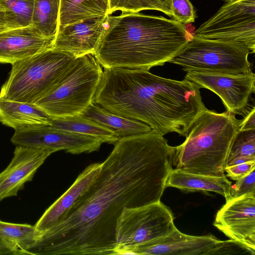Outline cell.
<instances>
[{
  "instance_id": "cell-1",
  "label": "cell",
  "mask_w": 255,
  "mask_h": 255,
  "mask_svg": "<svg viewBox=\"0 0 255 255\" xmlns=\"http://www.w3.org/2000/svg\"><path fill=\"white\" fill-rule=\"evenodd\" d=\"M174 147L153 130L120 138L101 169L56 226L36 237L28 255H115L125 208L160 201Z\"/></svg>"
},
{
  "instance_id": "cell-2",
  "label": "cell",
  "mask_w": 255,
  "mask_h": 255,
  "mask_svg": "<svg viewBox=\"0 0 255 255\" xmlns=\"http://www.w3.org/2000/svg\"><path fill=\"white\" fill-rule=\"evenodd\" d=\"M113 101L119 115L144 123L163 136L175 132L185 137L206 109L194 83L161 77L145 69H126L115 84Z\"/></svg>"
},
{
  "instance_id": "cell-3",
  "label": "cell",
  "mask_w": 255,
  "mask_h": 255,
  "mask_svg": "<svg viewBox=\"0 0 255 255\" xmlns=\"http://www.w3.org/2000/svg\"><path fill=\"white\" fill-rule=\"evenodd\" d=\"M191 40L184 24L139 12L108 15L94 56L104 68L145 69L164 65Z\"/></svg>"
},
{
  "instance_id": "cell-4",
  "label": "cell",
  "mask_w": 255,
  "mask_h": 255,
  "mask_svg": "<svg viewBox=\"0 0 255 255\" xmlns=\"http://www.w3.org/2000/svg\"><path fill=\"white\" fill-rule=\"evenodd\" d=\"M240 122L227 111L218 113L206 109L193 122L185 140L174 146L172 165L190 173L226 176L230 149Z\"/></svg>"
},
{
  "instance_id": "cell-5",
  "label": "cell",
  "mask_w": 255,
  "mask_h": 255,
  "mask_svg": "<svg viewBox=\"0 0 255 255\" xmlns=\"http://www.w3.org/2000/svg\"><path fill=\"white\" fill-rule=\"evenodd\" d=\"M76 57L51 48L12 65L0 98L34 104L62 81Z\"/></svg>"
},
{
  "instance_id": "cell-6",
  "label": "cell",
  "mask_w": 255,
  "mask_h": 255,
  "mask_svg": "<svg viewBox=\"0 0 255 255\" xmlns=\"http://www.w3.org/2000/svg\"><path fill=\"white\" fill-rule=\"evenodd\" d=\"M103 71L93 55L78 57L62 81L34 104L53 119L80 115L93 103Z\"/></svg>"
},
{
  "instance_id": "cell-7",
  "label": "cell",
  "mask_w": 255,
  "mask_h": 255,
  "mask_svg": "<svg viewBox=\"0 0 255 255\" xmlns=\"http://www.w3.org/2000/svg\"><path fill=\"white\" fill-rule=\"evenodd\" d=\"M250 53L248 47L241 42L193 36L169 62L181 66L187 72L244 74L252 71Z\"/></svg>"
},
{
  "instance_id": "cell-8",
  "label": "cell",
  "mask_w": 255,
  "mask_h": 255,
  "mask_svg": "<svg viewBox=\"0 0 255 255\" xmlns=\"http://www.w3.org/2000/svg\"><path fill=\"white\" fill-rule=\"evenodd\" d=\"M175 228L172 212L160 201L125 208L117 221L115 255L127 254L130 248L166 236Z\"/></svg>"
},
{
  "instance_id": "cell-9",
  "label": "cell",
  "mask_w": 255,
  "mask_h": 255,
  "mask_svg": "<svg viewBox=\"0 0 255 255\" xmlns=\"http://www.w3.org/2000/svg\"><path fill=\"white\" fill-rule=\"evenodd\" d=\"M223 5L194 37L242 43L255 52V0H222Z\"/></svg>"
},
{
  "instance_id": "cell-10",
  "label": "cell",
  "mask_w": 255,
  "mask_h": 255,
  "mask_svg": "<svg viewBox=\"0 0 255 255\" xmlns=\"http://www.w3.org/2000/svg\"><path fill=\"white\" fill-rule=\"evenodd\" d=\"M185 78L200 89L206 88L215 93L221 98L226 111L234 115L244 111L255 90V75L252 71L238 74L189 71Z\"/></svg>"
},
{
  "instance_id": "cell-11",
  "label": "cell",
  "mask_w": 255,
  "mask_h": 255,
  "mask_svg": "<svg viewBox=\"0 0 255 255\" xmlns=\"http://www.w3.org/2000/svg\"><path fill=\"white\" fill-rule=\"evenodd\" d=\"M15 145L44 148L53 152L63 150L74 154L98 151L103 141L96 137L49 126L24 130H15L10 139Z\"/></svg>"
},
{
  "instance_id": "cell-12",
  "label": "cell",
  "mask_w": 255,
  "mask_h": 255,
  "mask_svg": "<svg viewBox=\"0 0 255 255\" xmlns=\"http://www.w3.org/2000/svg\"><path fill=\"white\" fill-rule=\"evenodd\" d=\"M213 225L230 239L255 249V194L226 200L217 212Z\"/></svg>"
},
{
  "instance_id": "cell-13",
  "label": "cell",
  "mask_w": 255,
  "mask_h": 255,
  "mask_svg": "<svg viewBox=\"0 0 255 255\" xmlns=\"http://www.w3.org/2000/svg\"><path fill=\"white\" fill-rule=\"evenodd\" d=\"M52 153L47 149L16 146L11 161L0 172V201L16 196Z\"/></svg>"
},
{
  "instance_id": "cell-14",
  "label": "cell",
  "mask_w": 255,
  "mask_h": 255,
  "mask_svg": "<svg viewBox=\"0 0 255 255\" xmlns=\"http://www.w3.org/2000/svg\"><path fill=\"white\" fill-rule=\"evenodd\" d=\"M107 16L94 17L58 27L52 48L76 58L94 56Z\"/></svg>"
},
{
  "instance_id": "cell-15",
  "label": "cell",
  "mask_w": 255,
  "mask_h": 255,
  "mask_svg": "<svg viewBox=\"0 0 255 255\" xmlns=\"http://www.w3.org/2000/svg\"><path fill=\"white\" fill-rule=\"evenodd\" d=\"M218 240L212 235H186L176 228L166 236L130 248L127 254L206 255Z\"/></svg>"
},
{
  "instance_id": "cell-16",
  "label": "cell",
  "mask_w": 255,
  "mask_h": 255,
  "mask_svg": "<svg viewBox=\"0 0 255 255\" xmlns=\"http://www.w3.org/2000/svg\"><path fill=\"white\" fill-rule=\"evenodd\" d=\"M55 37L43 35L32 25L0 32V63L11 65L52 48Z\"/></svg>"
},
{
  "instance_id": "cell-17",
  "label": "cell",
  "mask_w": 255,
  "mask_h": 255,
  "mask_svg": "<svg viewBox=\"0 0 255 255\" xmlns=\"http://www.w3.org/2000/svg\"><path fill=\"white\" fill-rule=\"evenodd\" d=\"M102 163H92L78 176L70 187L44 212L34 225L36 237L57 225L99 173Z\"/></svg>"
},
{
  "instance_id": "cell-18",
  "label": "cell",
  "mask_w": 255,
  "mask_h": 255,
  "mask_svg": "<svg viewBox=\"0 0 255 255\" xmlns=\"http://www.w3.org/2000/svg\"><path fill=\"white\" fill-rule=\"evenodd\" d=\"M53 118L34 104L0 98V122L15 130L50 126Z\"/></svg>"
},
{
  "instance_id": "cell-19",
  "label": "cell",
  "mask_w": 255,
  "mask_h": 255,
  "mask_svg": "<svg viewBox=\"0 0 255 255\" xmlns=\"http://www.w3.org/2000/svg\"><path fill=\"white\" fill-rule=\"evenodd\" d=\"M232 182L226 176H212L172 169L170 173L166 187L176 188L189 191H210L223 196L226 200L232 198Z\"/></svg>"
},
{
  "instance_id": "cell-20",
  "label": "cell",
  "mask_w": 255,
  "mask_h": 255,
  "mask_svg": "<svg viewBox=\"0 0 255 255\" xmlns=\"http://www.w3.org/2000/svg\"><path fill=\"white\" fill-rule=\"evenodd\" d=\"M80 115L110 129L119 139L152 130L151 128L144 123L112 113L94 103L91 104Z\"/></svg>"
},
{
  "instance_id": "cell-21",
  "label": "cell",
  "mask_w": 255,
  "mask_h": 255,
  "mask_svg": "<svg viewBox=\"0 0 255 255\" xmlns=\"http://www.w3.org/2000/svg\"><path fill=\"white\" fill-rule=\"evenodd\" d=\"M109 9V0H60L58 27L94 17L107 16Z\"/></svg>"
},
{
  "instance_id": "cell-22",
  "label": "cell",
  "mask_w": 255,
  "mask_h": 255,
  "mask_svg": "<svg viewBox=\"0 0 255 255\" xmlns=\"http://www.w3.org/2000/svg\"><path fill=\"white\" fill-rule=\"evenodd\" d=\"M49 127L80 134L93 136L103 142L115 144L119 139L116 134L107 128L81 115L53 119Z\"/></svg>"
},
{
  "instance_id": "cell-23",
  "label": "cell",
  "mask_w": 255,
  "mask_h": 255,
  "mask_svg": "<svg viewBox=\"0 0 255 255\" xmlns=\"http://www.w3.org/2000/svg\"><path fill=\"white\" fill-rule=\"evenodd\" d=\"M0 239L13 255H26V251L36 239L34 226L0 219Z\"/></svg>"
},
{
  "instance_id": "cell-24",
  "label": "cell",
  "mask_w": 255,
  "mask_h": 255,
  "mask_svg": "<svg viewBox=\"0 0 255 255\" xmlns=\"http://www.w3.org/2000/svg\"><path fill=\"white\" fill-rule=\"evenodd\" d=\"M60 0H34L32 25L47 37H55Z\"/></svg>"
},
{
  "instance_id": "cell-25",
  "label": "cell",
  "mask_w": 255,
  "mask_h": 255,
  "mask_svg": "<svg viewBox=\"0 0 255 255\" xmlns=\"http://www.w3.org/2000/svg\"><path fill=\"white\" fill-rule=\"evenodd\" d=\"M5 10L7 29L32 25L34 0H1Z\"/></svg>"
},
{
  "instance_id": "cell-26",
  "label": "cell",
  "mask_w": 255,
  "mask_h": 255,
  "mask_svg": "<svg viewBox=\"0 0 255 255\" xmlns=\"http://www.w3.org/2000/svg\"><path fill=\"white\" fill-rule=\"evenodd\" d=\"M109 15L117 10L123 13L138 12L143 10H155L169 17L172 16L171 0H109Z\"/></svg>"
},
{
  "instance_id": "cell-27",
  "label": "cell",
  "mask_w": 255,
  "mask_h": 255,
  "mask_svg": "<svg viewBox=\"0 0 255 255\" xmlns=\"http://www.w3.org/2000/svg\"><path fill=\"white\" fill-rule=\"evenodd\" d=\"M238 157L255 159V129L240 130L233 140L228 163Z\"/></svg>"
},
{
  "instance_id": "cell-28",
  "label": "cell",
  "mask_w": 255,
  "mask_h": 255,
  "mask_svg": "<svg viewBox=\"0 0 255 255\" xmlns=\"http://www.w3.org/2000/svg\"><path fill=\"white\" fill-rule=\"evenodd\" d=\"M247 254L255 255V249L235 240L227 241L219 240L215 246L206 255Z\"/></svg>"
},
{
  "instance_id": "cell-29",
  "label": "cell",
  "mask_w": 255,
  "mask_h": 255,
  "mask_svg": "<svg viewBox=\"0 0 255 255\" xmlns=\"http://www.w3.org/2000/svg\"><path fill=\"white\" fill-rule=\"evenodd\" d=\"M171 9L173 19L182 24L194 22L196 11L189 0H171Z\"/></svg>"
},
{
  "instance_id": "cell-30",
  "label": "cell",
  "mask_w": 255,
  "mask_h": 255,
  "mask_svg": "<svg viewBox=\"0 0 255 255\" xmlns=\"http://www.w3.org/2000/svg\"><path fill=\"white\" fill-rule=\"evenodd\" d=\"M255 194V169L242 179L236 181L231 189V196L238 197L246 194Z\"/></svg>"
},
{
  "instance_id": "cell-31",
  "label": "cell",
  "mask_w": 255,
  "mask_h": 255,
  "mask_svg": "<svg viewBox=\"0 0 255 255\" xmlns=\"http://www.w3.org/2000/svg\"><path fill=\"white\" fill-rule=\"evenodd\" d=\"M255 169V160L227 166L225 169L227 176L235 181L239 180Z\"/></svg>"
},
{
  "instance_id": "cell-32",
  "label": "cell",
  "mask_w": 255,
  "mask_h": 255,
  "mask_svg": "<svg viewBox=\"0 0 255 255\" xmlns=\"http://www.w3.org/2000/svg\"><path fill=\"white\" fill-rule=\"evenodd\" d=\"M255 129V107L247 114L244 120L241 121L240 130Z\"/></svg>"
},
{
  "instance_id": "cell-33",
  "label": "cell",
  "mask_w": 255,
  "mask_h": 255,
  "mask_svg": "<svg viewBox=\"0 0 255 255\" xmlns=\"http://www.w3.org/2000/svg\"><path fill=\"white\" fill-rule=\"evenodd\" d=\"M8 29L5 21V10L2 2L0 0V32Z\"/></svg>"
},
{
  "instance_id": "cell-34",
  "label": "cell",
  "mask_w": 255,
  "mask_h": 255,
  "mask_svg": "<svg viewBox=\"0 0 255 255\" xmlns=\"http://www.w3.org/2000/svg\"><path fill=\"white\" fill-rule=\"evenodd\" d=\"M0 255H13L11 251L3 243L0 239Z\"/></svg>"
}]
</instances>
